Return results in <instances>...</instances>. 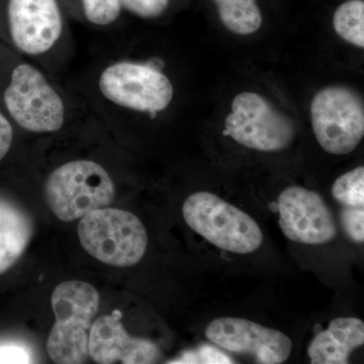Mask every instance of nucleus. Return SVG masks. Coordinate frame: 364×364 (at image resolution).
Wrapping results in <instances>:
<instances>
[{"mask_svg": "<svg viewBox=\"0 0 364 364\" xmlns=\"http://www.w3.org/2000/svg\"><path fill=\"white\" fill-rule=\"evenodd\" d=\"M311 121L318 145L326 152L349 154L363 139V100L347 86H327L313 97Z\"/></svg>", "mask_w": 364, "mask_h": 364, "instance_id": "obj_7", "label": "nucleus"}, {"mask_svg": "<svg viewBox=\"0 0 364 364\" xmlns=\"http://www.w3.org/2000/svg\"><path fill=\"white\" fill-rule=\"evenodd\" d=\"M332 195L343 207H364V167L338 177L333 184Z\"/></svg>", "mask_w": 364, "mask_h": 364, "instance_id": "obj_17", "label": "nucleus"}, {"mask_svg": "<svg viewBox=\"0 0 364 364\" xmlns=\"http://www.w3.org/2000/svg\"><path fill=\"white\" fill-rule=\"evenodd\" d=\"M333 28L349 44L364 48V0H345L333 14Z\"/></svg>", "mask_w": 364, "mask_h": 364, "instance_id": "obj_16", "label": "nucleus"}, {"mask_svg": "<svg viewBox=\"0 0 364 364\" xmlns=\"http://www.w3.org/2000/svg\"><path fill=\"white\" fill-rule=\"evenodd\" d=\"M44 196L53 214L71 222L111 205L116 181L107 167L95 158H70L46 176Z\"/></svg>", "mask_w": 364, "mask_h": 364, "instance_id": "obj_3", "label": "nucleus"}, {"mask_svg": "<svg viewBox=\"0 0 364 364\" xmlns=\"http://www.w3.org/2000/svg\"><path fill=\"white\" fill-rule=\"evenodd\" d=\"M31 352L23 345L0 344V363H31Z\"/></svg>", "mask_w": 364, "mask_h": 364, "instance_id": "obj_22", "label": "nucleus"}, {"mask_svg": "<svg viewBox=\"0 0 364 364\" xmlns=\"http://www.w3.org/2000/svg\"><path fill=\"white\" fill-rule=\"evenodd\" d=\"M70 21L61 0H0V41L59 78L75 56Z\"/></svg>", "mask_w": 364, "mask_h": 364, "instance_id": "obj_2", "label": "nucleus"}, {"mask_svg": "<svg viewBox=\"0 0 364 364\" xmlns=\"http://www.w3.org/2000/svg\"><path fill=\"white\" fill-rule=\"evenodd\" d=\"M117 314L97 318L90 331V355L97 363L147 364L156 363L160 352L149 340L134 338Z\"/></svg>", "mask_w": 364, "mask_h": 364, "instance_id": "obj_11", "label": "nucleus"}, {"mask_svg": "<svg viewBox=\"0 0 364 364\" xmlns=\"http://www.w3.org/2000/svg\"><path fill=\"white\" fill-rule=\"evenodd\" d=\"M277 207L280 229L291 241L322 245L337 236L334 215L316 191L289 186L280 193Z\"/></svg>", "mask_w": 364, "mask_h": 364, "instance_id": "obj_9", "label": "nucleus"}, {"mask_svg": "<svg viewBox=\"0 0 364 364\" xmlns=\"http://www.w3.org/2000/svg\"><path fill=\"white\" fill-rule=\"evenodd\" d=\"M52 306L56 322L47 342L50 358L61 364L86 363L91 321L100 306L97 289L80 280L62 282L53 291Z\"/></svg>", "mask_w": 364, "mask_h": 364, "instance_id": "obj_4", "label": "nucleus"}, {"mask_svg": "<svg viewBox=\"0 0 364 364\" xmlns=\"http://www.w3.org/2000/svg\"><path fill=\"white\" fill-rule=\"evenodd\" d=\"M364 343V323L358 318H336L311 342L313 364H347L352 351Z\"/></svg>", "mask_w": 364, "mask_h": 364, "instance_id": "obj_12", "label": "nucleus"}, {"mask_svg": "<svg viewBox=\"0 0 364 364\" xmlns=\"http://www.w3.org/2000/svg\"><path fill=\"white\" fill-rule=\"evenodd\" d=\"M18 132L21 131L0 109V162L4 161L13 149Z\"/></svg>", "mask_w": 364, "mask_h": 364, "instance_id": "obj_20", "label": "nucleus"}, {"mask_svg": "<svg viewBox=\"0 0 364 364\" xmlns=\"http://www.w3.org/2000/svg\"><path fill=\"white\" fill-rule=\"evenodd\" d=\"M182 215L196 233L223 250L250 254L262 245V231L255 220L214 193L198 191L189 196Z\"/></svg>", "mask_w": 364, "mask_h": 364, "instance_id": "obj_5", "label": "nucleus"}, {"mask_svg": "<svg viewBox=\"0 0 364 364\" xmlns=\"http://www.w3.org/2000/svg\"><path fill=\"white\" fill-rule=\"evenodd\" d=\"M78 236L86 252L95 259L119 267L136 265L148 245L143 223L127 210L97 208L82 217Z\"/></svg>", "mask_w": 364, "mask_h": 364, "instance_id": "obj_6", "label": "nucleus"}, {"mask_svg": "<svg viewBox=\"0 0 364 364\" xmlns=\"http://www.w3.org/2000/svg\"><path fill=\"white\" fill-rule=\"evenodd\" d=\"M224 135L244 147L260 152L287 149L296 136L293 119L258 93L245 91L235 97L225 121Z\"/></svg>", "mask_w": 364, "mask_h": 364, "instance_id": "obj_8", "label": "nucleus"}, {"mask_svg": "<svg viewBox=\"0 0 364 364\" xmlns=\"http://www.w3.org/2000/svg\"><path fill=\"white\" fill-rule=\"evenodd\" d=\"M0 109L21 132L57 133L87 114L85 102L57 77L0 41Z\"/></svg>", "mask_w": 364, "mask_h": 364, "instance_id": "obj_1", "label": "nucleus"}, {"mask_svg": "<svg viewBox=\"0 0 364 364\" xmlns=\"http://www.w3.org/2000/svg\"><path fill=\"white\" fill-rule=\"evenodd\" d=\"M71 20L95 30L114 31L124 14L119 0H61Z\"/></svg>", "mask_w": 364, "mask_h": 364, "instance_id": "obj_14", "label": "nucleus"}, {"mask_svg": "<svg viewBox=\"0 0 364 364\" xmlns=\"http://www.w3.org/2000/svg\"><path fill=\"white\" fill-rule=\"evenodd\" d=\"M184 363H234L226 354L212 346H203L198 351L186 354Z\"/></svg>", "mask_w": 364, "mask_h": 364, "instance_id": "obj_21", "label": "nucleus"}, {"mask_svg": "<svg viewBox=\"0 0 364 364\" xmlns=\"http://www.w3.org/2000/svg\"><path fill=\"white\" fill-rule=\"evenodd\" d=\"M340 220L347 236L356 243H363L364 207H343Z\"/></svg>", "mask_w": 364, "mask_h": 364, "instance_id": "obj_19", "label": "nucleus"}, {"mask_svg": "<svg viewBox=\"0 0 364 364\" xmlns=\"http://www.w3.org/2000/svg\"><path fill=\"white\" fill-rule=\"evenodd\" d=\"M124 14L145 21L164 18L176 6V0H119Z\"/></svg>", "mask_w": 364, "mask_h": 364, "instance_id": "obj_18", "label": "nucleus"}, {"mask_svg": "<svg viewBox=\"0 0 364 364\" xmlns=\"http://www.w3.org/2000/svg\"><path fill=\"white\" fill-rule=\"evenodd\" d=\"M205 336L225 350L252 356L257 363H286L293 349L284 333L246 318H215L208 325Z\"/></svg>", "mask_w": 364, "mask_h": 364, "instance_id": "obj_10", "label": "nucleus"}, {"mask_svg": "<svg viewBox=\"0 0 364 364\" xmlns=\"http://www.w3.org/2000/svg\"><path fill=\"white\" fill-rule=\"evenodd\" d=\"M223 26L236 35L258 32L263 23L259 0H210Z\"/></svg>", "mask_w": 364, "mask_h": 364, "instance_id": "obj_15", "label": "nucleus"}, {"mask_svg": "<svg viewBox=\"0 0 364 364\" xmlns=\"http://www.w3.org/2000/svg\"><path fill=\"white\" fill-rule=\"evenodd\" d=\"M32 234V222L26 213L0 198V274L23 255Z\"/></svg>", "mask_w": 364, "mask_h": 364, "instance_id": "obj_13", "label": "nucleus"}]
</instances>
